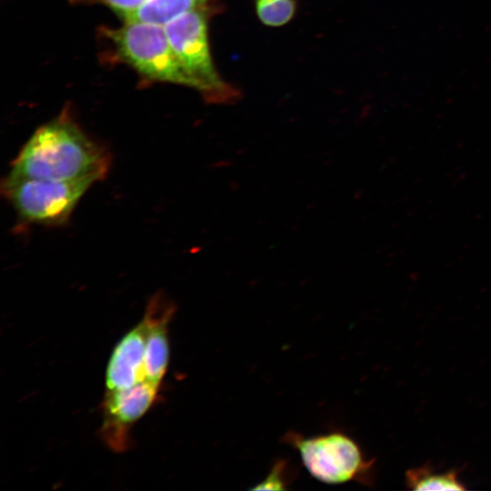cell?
Segmentation results:
<instances>
[{"label":"cell","instance_id":"obj_1","mask_svg":"<svg viewBox=\"0 0 491 491\" xmlns=\"http://www.w3.org/2000/svg\"><path fill=\"white\" fill-rule=\"evenodd\" d=\"M110 165L108 149L87 136L64 113L33 133L11 162L8 175L96 183L106 176Z\"/></svg>","mask_w":491,"mask_h":491},{"label":"cell","instance_id":"obj_2","mask_svg":"<svg viewBox=\"0 0 491 491\" xmlns=\"http://www.w3.org/2000/svg\"><path fill=\"white\" fill-rule=\"evenodd\" d=\"M95 184L91 180L54 181L6 175L1 181L3 196L20 220L28 225H65L76 205Z\"/></svg>","mask_w":491,"mask_h":491},{"label":"cell","instance_id":"obj_3","mask_svg":"<svg viewBox=\"0 0 491 491\" xmlns=\"http://www.w3.org/2000/svg\"><path fill=\"white\" fill-rule=\"evenodd\" d=\"M205 8L183 14L164 25L180 64L210 103H233L239 93L217 74L210 54Z\"/></svg>","mask_w":491,"mask_h":491},{"label":"cell","instance_id":"obj_4","mask_svg":"<svg viewBox=\"0 0 491 491\" xmlns=\"http://www.w3.org/2000/svg\"><path fill=\"white\" fill-rule=\"evenodd\" d=\"M284 442L298 452L306 470L323 483L371 484L374 462L366 459L356 442L344 433L306 437L289 432L285 435Z\"/></svg>","mask_w":491,"mask_h":491},{"label":"cell","instance_id":"obj_5","mask_svg":"<svg viewBox=\"0 0 491 491\" xmlns=\"http://www.w3.org/2000/svg\"><path fill=\"white\" fill-rule=\"evenodd\" d=\"M119 55L145 76L195 88L172 49L164 25L125 22L108 32Z\"/></svg>","mask_w":491,"mask_h":491},{"label":"cell","instance_id":"obj_6","mask_svg":"<svg viewBox=\"0 0 491 491\" xmlns=\"http://www.w3.org/2000/svg\"><path fill=\"white\" fill-rule=\"evenodd\" d=\"M158 390L159 386L146 381L125 389L106 390L101 435L110 449L123 452L129 447L131 426L149 410Z\"/></svg>","mask_w":491,"mask_h":491},{"label":"cell","instance_id":"obj_7","mask_svg":"<svg viewBox=\"0 0 491 491\" xmlns=\"http://www.w3.org/2000/svg\"><path fill=\"white\" fill-rule=\"evenodd\" d=\"M175 311V304L159 292L150 298L143 316L146 326L145 379L156 386H160L168 366V325Z\"/></svg>","mask_w":491,"mask_h":491},{"label":"cell","instance_id":"obj_8","mask_svg":"<svg viewBox=\"0 0 491 491\" xmlns=\"http://www.w3.org/2000/svg\"><path fill=\"white\" fill-rule=\"evenodd\" d=\"M145 336L146 326L142 318L118 341L106 366V390L125 389L146 381Z\"/></svg>","mask_w":491,"mask_h":491},{"label":"cell","instance_id":"obj_9","mask_svg":"<svg viewBox=\"0 0 491 491\" xmlns=\"http://www.w3.org/2000/svg\"><path fill=\"white\" fill-rule=\"evenodd\" d=\"M209 0H147L125 22H143L165 25L187 12L205 8Z\"/></svg>","mask_w":491,"mask_h":491},{"label":"cell","instance_id":"obj_10","mask_svg":"<svg viewBox=\"0 0 491 491\" xmlns=\"http://www.w3.org/2000/svg\"><path fill=\"white\" fill-rule=\"evenodd\" d=\"M406 483L412 490H465L456 470L436 472L429 466L411 468L406 473Z\"/></svg>","mask_w":491,"mask_h":491},{"label":"cell","instance_id":"obj_11","mask_svg":"<svg viewBox=\"0 0 491 491\" xmlns=\"http://www.w3.org/2000/svg\"><path fill=\"white\" fill-rule=\"evenodd\" d=\"M296 9V0H256V15L268 26L286 25L294 16Z\"/></svg>","mask_w":491,"mask_h":491},{"label":"cell","instance_id":"obj_12","mask_svg":"<svg viewBox=\"0 0 491 491\" xmlns=\"http://www.w3.org/2000/svg\"><path fill=\"white\" fill-rule=\"evenodd\" d=\"M293 476L291 467L285 460L275 463L266 477L252 489L283 490L287 488Z\"/></svg>","mask_w":491,"mask_h":491},{"label":"cell","instance_id":"obj_13","mask_svg":"<svg viewBox=\"0 0 491 491\" xmlns=\"http://www.w3.org/2000/svg\"><path fill=\"white\" fill-rule=\"evenodd\" d=\"M107 5L118 15L126 19L138 10L147 0H99Z\"/></svg>","mask_w":491,"mask_h":491}]
</instances>
